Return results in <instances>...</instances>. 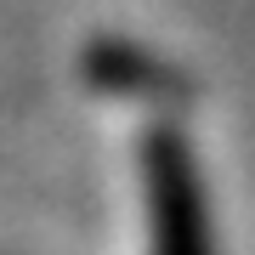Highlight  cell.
Instances as JSON below:
<instances>
[{
  "mask_svg": "<svg viewBox=\"0 0 255 255\" xmlns=\"http://www.w3.org/2000/svg\"><path fill=\"white\" fill-rule=\"evenodd\" d=\"M153 210H159V250L164 255H204V227H199V193H193V164L170 136L153 142Z\"/></svg>",
  "mask_w": 255,
  "mask_h": 255,
  "instance_id": "6da1fadb",
  "label": "cell"
}]
</instances>
